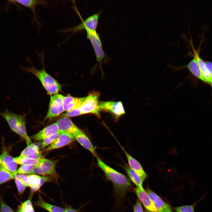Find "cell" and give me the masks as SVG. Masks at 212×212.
<instances>
[{
	"label": "cell",
	"instance_id": "cell-37",
	"mask_svg": "<svg viewBox=\"0 0 212 212\" xmlns=\"http://www.w3.org/2000/svg\"><path fill=\"white\" fill-rule=\"evenodd\" d=\"M63 212H81L80 210L73 208L71 207H67L64 209Z\"/></svg>",
	"mask_w": 212,
	"mask_h": 212
},
{
	"label": "cell",
	"instance_id": "cell-30",
	"mask_svg": "<svg viewBox=\"0 0 212 212\" xmlns=\"http://www.w3.org/2000/svg\"><path fill=\"white\" fill-rule=\"evenodd\" d=\"M61 133L58 131L54 134L43 140L42 143V148L43 149L49 145H50L55 141Z\"/></svg>",
	"mask_w": 212,
	"mask_h": 212
},
{
	"label": "cell",
	"instance_id": "cell-16",
	"mask_svg": "<svg viewBox=\"0 0 212 212\" xmlns=\"http://www.w3.org/2000/svg\"><path fill=\"white\" fill-rule=\"evenodd\" d=\"M175 68L176 70H178L186 68L196 78L207 83L199 65L194 58L186 65L181 67H176Z\"/></svg>",
	"mask_w": 212,
	"mask_h": 212
},
{
	"label": "cell",
	"instance_id": "cell-9",
	"mask_svg": "<svg viewBox=\"0 0 212 212\" xmlns=\"http://www.w3.org/2000/svg\"><path fill=\"white\" fill-rule=\"evenodd\" d=\"M2 146V153L0 155V164L7 170L16 175L17 174V164L14 158L10 155L4 144Z\"/></svg>",
	"mask_w": 212,
	"mask_h": 212
},
{
	"label": "cell",
	"instance_id": "cell-24",
	"mask_svg": "<svg viewBox=\"0 0 212 212\" xmlns=\"http://www.w3.org/2000/svg\"><path fill=\"white\" fill-rule=\"evenodd\" d=\"M37 207L41 208L49 212H63L64 209L60 207L52 205L43 199L40 195H39L37 201L34 202Z\"/></svg>",
	"mask_w": 212,
	"mask_h": 212
},
{
	"label": "cell",
	"instance_id": "cell-12",
	"mask_svg": "<svg viewBox=\"0 0 212 212\" xmlns=\"http://www.w3.org/2000/svg\"><path fill=\"white\" fill-rule=\"evenodd\" d=\"M75 140L74 137L67 133L62 132L55 141L43 151L59 149L71 143Z\"/></svg>",
	"mask_w": 212,
	"mask_h": 212
},
{
	"label": "cell",
	"instance_id": "cell-8",
	"mask_svg": "<svg viewBox=\"0 0 212 212\" xmlns=\"http://www.w3.org/2000/svg\"><path fill=\"white\" fill-rule=\"evenodd\" d=\"M99 106L101 111L111 113L117 119L125 113L122 104L120 101L100 102Z\"/></svg>",
	"mask_w": 212,
	"mask_h": 212
},
{
	"label": "cell",
	"instance_id": "cell-27",
	"mask_svg": "<svg viewBox=\"0 0 212 212\" xmlns=\"http://www.w3.org/2000/svg\"><path fill=\"white\" fill-rule=\"evenodd\" d=\"M15 175L0 164V185L14 179Z\"/></svg>",
	"mask_w": 212,
	"mask_h": 212
},
{
	"label": "cell",
	"instance_id": "cell-32",
	"mask_svg": "<svg viewBox=\"0 0 212 212\" xmlns=\"http://www.w3.org/2000/svg\"><path fill=\"white\" fill-rule=\"evenodd\" d=\"M34 166L29 165H21L17 170V174H29Z\"/></svg>",
	"mask_w": 212,
	"mask_h": 212
},
{
	"label": "cell",
	"instance_id": "cell-5",
	"mask_svg": "<svg viewBox=\"0 0 212 212\" xmlns=\"http://www.w3.org/2000/svg\"><path fill=\"white\" fill-rule=\"evenodd\" d=\"M58 161V160H51L45 158L41 163L34 167L29 174L49 176L58 182L59 177L55 170L56 165Z\"/></svg>",
	"mask_w": 212,
	"mask_h": 212
},
{
	"label": "cell",
	"instance_id": "cell-20",
	"mask_svg": "<svg viewBox=\"0 0 212 212\" xmlns=\"http://www.w3.org/2000/svg\"><path fill=\"white\" fill-rule=\"evenodd\" d=\"M17 3L30 9L32 11L34 15V20L36 22L38 25L39 24L36 15V8L38 5L47 6V1L45 0H15Z\"/></svg>",
	"mask_w": 212,
	"mask_h": 212
},
{
	"label": "cell",
	"instance_id": "cell-19",
	"mask_svg": "<svg viewBox=\"0 0 212 212\" xmlns=\"http://www.w3.org/2000/svg\"><path fill=\"white\" fill-rule=\"evenodd\" d=\"M75 139L82 146L89 151L96 157L95 147L88 137L81 130L74 136Z\"/></svg>",
	"mask_w": 212,
	"mask_h": 212
},
{
	"label": "cell",
	"instance_id": "cell-38",
	"mask_svg": "<svg viewBox=\"0 0 212 212\" xmlns=\"http://www.w3.org/2000/svg\"><path fill=\"white\" fill-rule=\"evenodd\" d=\"M146 212H151V211H148V210H147L146 211Z\"/></svg>",
	"mask_w": 212,
	"mask_h": 212
},
{
	"label": "cell",
	"instance_id": "cell-17",
	"mask_svg": "<svg viewBox=\"0 0 212 212\" xmlns=\"http://www.w3.org/2000/svg\"><path fill=\"white\" fill-rule=\"evenodd\" d=\"M58 131V129L57 125L56 122H55L44 128L32 136L31 138L36 141L43 140Z\"/></svg>",
	"mask_w": 212,
	"mask_h": 212
},
{
	"label": "cell",
	"instance_id": "cell-31",
	"mask_svg": "<svg viewBox=\"0 0 212 212\" xmlns=\"http://www.w3.org/2000/svg\"><path fill=\"white\" fill-rule=\"evenodd\" d=\"M15 182L19 193L21 194L24 191L27 186L21 180L15 177Z\"/></svg>",
	"mask_w": 212,
	"mask_h": 212
},
{
	"label": "cell",
	"instance_id": "cell-7",
	"mask_svg": "<svg viewBox=\"0 0 212 212\" xmlns=\"http://www.w3.org/2000/svg\"><path fill=\"white\" fill-rule=\"evenodd\" d=\"M63 96L59 93L50 96L48 110L45 120L51 119L57 116L64 111L63 102Z\"/></svg>",
	"mask_w": 212,
	"mask_h": 212
},
{
	"label": "cell",
	"instance_id": "cell-6",
	"mask_svg": "<svg viewBox=\"0 0 212 212\" xmlns=\"http://www.w3.org/2000/svg\"><path fill=\"white\" fill-rule=\"evenodd\" d=\"M87 37L90 40L93 48L96 59L101 67L102 62L106 59L107 55L104 52L100 36L96 30H86Z\"/></svg>",
	"mask_w": 212,
	"mask_h": 212
},
{
	"label": "cell",
	"instance_id": "cell-3",
	"mask_svg": "<svg viewBox=\"0 0 212 212\" xmlns=\"http://www.w3.org/2000/svg\"><path fill=\"white\" fill-rule=\"evenodd\" d=\"M74 7V9L81 19L82 22L72 28L66 29H61L59 30V32L64 33H67L72 32V34H73L77 32L80 31L84 29H85V30L87 29L96 30L101 11H100L92 14L88 17L85 20H83L82 19V18L76 7Z\"/></svg>",
	"mask_w": 212,
	"mask_h": 212
},
{
	"label": "cell",
	"instance_id": "cell-10",
	"mask_svg": "<svg viewBox=\"0 0 212 212\" xmlns=\"http://www.w3.org/2000/svg\"><path fill=\"white\" fill-rule=\"evenodd\" d=\"M56 122L57 125L58 131L61 133H66L74 137L82 130L69 117H62Z\"/></svg>",
	"mask_w": 212,
	"mask_h": 212
},
{
	"label": "cell",
	"instance_id": "cell-29",
	"mask_svg": "<svg viewBox=\"0 0 212 212\" xmlns=\"http://www.w3.org/2000/svg\"><path fill=\"white\" fill-rule=\"evenodd\" d=\"M16 212H35L31 199H29L21 203Z\"/></svg>",
	"mask_w": 212,
	"mask_h": 212
},
{
	"label": "cell",
	"instance_id": "cell-4",
	"mask_svg": "<svg viewBox=\"0 0 212 212\" xmlns=\"http://www.w3.org/2000/svg\"><path fill=\"white\" fill-rule=\"evenodd\" d=\"M100 93L93 90L89 92L80 106V109L82 115L92 114L98 117H100L99 101Z\"/></svg>",
	"mask_w": 212,
	"mask_h": 212
},
{
	"label": "cell",
	"instance_id": "cell-33",
	"mask_svg": "<svg viewBox=\"0 0 212 212\" xmlns=\"http://www.w3.org/2000/svg\"><path fill=\"white\" fill-rule=\"evenodd\" d=\"M0 211L1 212H14V210L4 202L0 196Z\"/></svg>",
	"mask_w": 212,
	"mask_h": 212
},
{
	"label": "cell",
	"instance_id": "cell-11",
	"mask_svg": "<svg viewBox=\"0 0 212 212\" xmlns=\"http://www.w3.org/2000/svg\"><path fill=\"white\" fill-rule=\"evenodd\" d=\"M189 42L193 52V53L190 52L189 54L196 60L203 76L207 81V83L211 85L212 86V77L209 74L207 69L205 61H204L200 56V50L201 47H199L198 49L196 50L194 48L191 38L189 41Z\"/></svg>",
	"mask_w": 212,
	"mask_h": 212
},
{
	"label": "cell",
	"instance_id": "cell-36",
	"mask_svg": "<svg viewBox=\"0 0 212 212\" xmlns=\"http://www.w3.org/2000/svg\"><path fill=\"white\" fill-rule=\"evenodd\" d=\"M205 63L207 69L212 77V62L207 61H205Z\"/></svg>",
	"mask_w": 212,
	"mask_h": 212
},
{
	"label": "cell",
	"instance_id": "cell-1",
	"mask_svg": "<svg viewBox=\"0 0 212 212\" xmlns=\"http://www.w3.org/2000/svg\"><path fill=\"white\" fill-rule=\"evenodd\" d=\"M96 157L97 165L104 172L107 179L113 185L116 200L120 202L125 198L131 186L130 180L124 175L108 166L97 156Z\"/></svg>",
	"mask_w": 212,
	"mask_h": 212
},
{
	"label": "cell",
	"instance_id": "cell-28",
	"mask_svg": "<svg viewBox=\"0 0 212 212\" xmlns=\"http://www.w3.org/2000/svg\"><path fill=\"white\" fill-rule=\"evenodd\" d=\"M207 191L204 193L200 198L194 203L191 205H185L175 208L176 212H195L194 208L196 205L205 198Z\"/></svg>",
	"mask_w": 212,
	"mask_h": 212
},
{
	"label": "cell",
	"instance_id": "cell-22",
	"mask_svg": "<svg viewBox=\"0 0 212 212\" xmlns=\"http://www.w3.org/2000/svg\"><path fill=\"white\" fill-rule=\"evenodd\" d=\"M25 118L26 115H21L15 133L23 138L26 141L27 146H29L32 144V143L27 133Z\"/></svg>",
	"mask_w": 212,
	"mask_h": 212
},
{
	"label": "cell",
	"instance_id": "cell-23",
	"mask_svg": "<svg viewBox=\"0 0 212 212\" xmlns=\"http://www.w3.org/2000/svg\"><path fill=\"white\" fill-rule=\"evenodd\" d=\"M28 179L29 186L32 192L37 191L46 182L44 178L36 174L28 175Z\"/></svg>",
	"mask_w": 212,
	"mask_h": 212
},
{
	"label": "cell",
	"instance_id": "cell-39",
	"mask_svg": "<svg viewBox=\"0 0 212 212\" xmlns=\"http://www.w3.org/2000/svg\"><path fill=\"white\" fill-rule=\"evenodd\" d=\"M0 164H1V161H0Z\"/></svg>",
	"mask_w": 212,
	"mask_h": 212
},
{
	"label": "cell",
	"instance_id": "cell-13",
	"mask_svg": "<svg viewBox=\"0 0 212 212\" xmlns=\"http://www.w3.org/2000/svg\"><path fill=\"white\" fill-rule=\"evenodd\" d=\"M146 192L153 202L158 212H173L170 206L152 191L148 188Z\"/></svg>",
	"mask_w": 212,
	"mask_h": 212
},
{
	"label": "cell",
	"instance_id": "cell-15",
	"mask_svg": "<svg viewBox=\"0 0 212 212\" xmlns=\"http://www.w3.org/2000/svg\"><path fill=\"white\" fill-rule=\"evenodd\" d=\"M127 158L129 167L140 177L143 182L147 176L141 164L122 147Z\"/></svg>",
	"mask_w": 212,
	"mask_h": 212
},
{
	"label": "cell",
	"instance_id": "cell-21",
	"mask_svg": "<svg viewBox=\"0 0 212 212\" xmlns=\"http://www.w3.org/2000/svg\"><path fill=\"white\" fill-rule=\"evenodd\" d=\"M38 143L32 144L27 146L21 153L20 156L33 159L41 158L42 153L39 151Z\"/></svg>",
	"mask_w": 212,
	"mask_h": 212
},
{
	"label": "cell",
	"instance_id": "cell-26",
	"mask_svg": "<svg viewBox=\"0 0 212 212\" xmlns=\"http://www.w3.org/2000/svg\"><path fill=\"white\" fill-rule=\"evenodd\" d=\"M14 158L17 164L21 165H29L34 166L38 165L45 159V158H42L39 159H33L20 156Z\"/></svg>",
	"mask_w": 212,
	"mask_h": 212
},
{
	"label": "cell",
	"instance_id": "cell-25",
	"mask_svg": "<svg viewBox=\"0 0 212 212\" xmlns=\"http://www.w3.org/2000/svg\"><path fill=\"white\" fill-rule=\"evenodd\" d=\"M125 170L130 180L142 190H144L142 186L143 182L139 175L128 165L125 166Z\"/></svg>",
	"mask_w": 212,
	"mask_h": 212
},
{
	"label": "cell",
	"instance_id": "cell-14",
	"mask_svg": "<svg viewBox=\"0 0 212 212\" xmlns=\"http://www.w3.org/2000/svg\"><path fill=\"white\" fill-rule=\"evenodd\" d=\"M85 98V97H77L69 95L63 96V102L64 111L70 112L79 107Z\"/></svg>",
	"mask_w": 212,
	"mask_h": 212
},
{
	"label": "cell",
	"instance_id": "cell-18",
	"mask_svg": "<svg viewBox=\"0 0 212 212\" xmlns=\"http://www.w3.org/2000/svg\"><path fill=\"white\" fill-rule=\"evenodd\" d=\"M135 192L147 210L151 212H158L153 202L144 190H142L137 187Z\"/></svg>",
	"mask_w": 212,
	"mask_h": 212
},
{
	"label": "cell",
	"instance_id": "cell-35",
	"mask_svg": "<svg viewBox=\"0 0 212 212\" xmlns=\"http://www.w3.org/2000/svg\"><path fill=\"white\" fill-rule=\"evenodd\" d=\"M134 212H143L141 203L138 199L134 207Z\"/></svg>",
	"mask_w": 212,
	"mask_h": 212
},
{
	"label": "cell",
	"instance_id": "cell-34",
	"mask_svg": "<svg viewBox=\"0 0 212 212\" xmlns=\"http://www.w3.org/2000/svg\"><path fill=\"white\" fill-rule=\"evenodd\" d=\"M64 117H76L82 115L79 107L74 110L71 111L67 112L66 113L63 114Z\"/></svg>",
	"mask_w": 212,
	"mask_h": 212
},
{
	"label": "cell",
	"instance_id": "cell-2",
	"mask_svg": "<svg viewBox=\"0 0 212 212\" xmlns=\"http://www.w3.org/2000/svg\"><path fill=\"white\" fill-rule=\"evenodd\" d=\"M25 69L34 74L39 80L48 94L50 96L59 93L61 90V85L48 74L44 69L38 70L32 66Z\"/></svg>",
	"mask_w": 212,
	"mask_h": 212
}]
</instances>
